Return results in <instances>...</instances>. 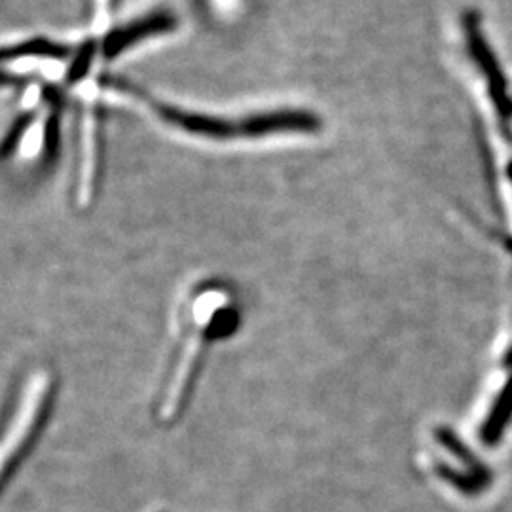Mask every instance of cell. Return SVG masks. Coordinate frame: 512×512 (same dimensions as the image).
I'll list each match as a JSON object with an SVG mask.
<instances>
[{"label": "cell", "mask_w": 512, "mask_h": 512, "mask_svg": "<svg viewBox=\"0 0 512 512\" xmlns=\"http://www.w3.org/2000/svg\"><path fill=\"white\" fill-rule=\"evenodd\" d=\"M148 107L169 128L177 129L184 135L207 139V141H258L270 137L285 135H310L321 128V120L298 109L272 110V112H255L241 116H224V114H205L190 110L175 109L160 101L148 99Z\"/></svg>", "instance_id": "obj_1"}, {"label": "cell", "mask_w": 512, "mask_h": 512, "mask_svg": "<svg viewBox=\"0 0 512 512\" xmlns=\"http://www.w3.org/2000/svg\"><path fill=\"white\" fill-rule=\"evenodd\" d=\"M48 393H50V378L46 374H38L29 385L23 397V403L19 406L18 418L10 427V433L4 440V467L8 465L10 458L23 448L25 440L29 437V431L35 429L44 403L48 401Z\"/></svg>", "instance_id": "obj_2"}, {"label": "cell", "mask_w": 512, "mask_h": 512, "mask_svg": "<svg viewBox=\"0 0 512 512\" xmlns=\"http://www.w3.org/2000/svg\"><path fill=\"white\" fill-rule=\"evenodd\" d=\"M512 420V376L509 382L503 387V391L499 393L497 401L492 406V412L488 416V420L482 427V440L490 446H494L495 442L505 435V429Z\"/></svg>", "instance_id": "obj_3"}, {"label": "cell", "mask_w": 512, "mask_h": 512, "mask_svg": "<svg viewBox=\"0 0 512 512\" xmlns=\"http://www.w3.org/2000/svg\"><path fill=\"white\" fill-rule=\"evenodd\" d=\"M220 12H234L241 6V0H211Z\"/></svg>", "instance_id": "obj_4"}, {"label": "cell", "mask_w": 512, "mask_h": 512, "mask_svg": "<svg viewBox=\"0 0 512 512\" xmlns=\"http://www.w3.org/2000/svg\"><path fill=\"white\" fill-rule=\"evenodd\" d=\"M507 363H509V365L512 366V351H511V355H509V359H507Z\"/></svg>", "instance_id": "obj_5"}]
</instances>
